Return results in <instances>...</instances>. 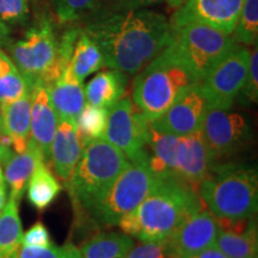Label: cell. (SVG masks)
<instances>
[{"label": "cell", "mask_w": 258, "mask_h": 258, "mask_svg": "<svg viewBox=\"0 0 258 258\" xmlns=\"http://www.w3.org/2000/svg\"><path fill=\"white\" fill-rule=\"evenodd\" d=\"M110 2V9L112 10H140L146 9L150 6L163 2V0H109Z\"/></svg>", "instance_id": "37"}, {"label": "cell", "mask_w": 258, "mask_h": 258, "mask_svg": "<svg viewBox=\"0 0 258 258\" xmlns=\"http://www.w3.org/2000/svg\"><path fill=\"white\" fill-rule=\"evenodd\" d=\"M199 82L191 70L167 46L139 72L133 84L132 101L151 123L159 118L185 89Z\"/></svg>", "instance_id": "4"}, {"label": "cell", "mask_w": 258, "mask_h": 258, "mask_svg": "<svg viewBox=\"0 0 258 258\" xmlns=\"http://www.w3.org/2000/svg\"><path fill=\"white\" fill-rule=\"evenodd\" d=\"M179 137L151 127L147 143V161L153 175L159 179L177 178V147Z\"/></svg>", "instance_id": "20"}, {"label": "cell", "mask_w": 258, "mask_h": 258, "mask_svg": "<svg viewBox=\"0 0 258 258\" xmlns=\"http://www.w3.org/2000/svg\"><path fill=\"white\" fill-rule=\"evenodd\" d=\"M31 85L11 57L0 50V102L16 101L30 91Z\"/></svg>", "instance_id": "28"}, {"label": "cell", "mask_w": 258, "mask_h": 258, "mask_svg": "<svg viewBox=\"0 0 258 258\" xmlns=\"http://www.w3.org/2000/svg\"><path fill=\"white\" fill-rule=\"evenodd\" d=\"M31 89L21 98L5 103L3 115V131L12 141L15 152L27 150L30 140Z\"/></svg>", "instance_id": "21"}, {"label": "cell", "mask_w": 258, "mask_h": 258, "mask_svg": "<svg viewBox=\"0 0 258 258\" xmlns=\"http://www.w3.org/2000/svg\"><path fill=\"white\" fill-rule=\"evenodd\" d=\"M201 134L215 161L237 153L252 138L246 118L231 108L209 106L201 125Z\"/></svg>", "instance_id": "11"}, {"label": "cell", "mask_w": 258, "mask_h": 258, "mask_svg": "<svg viewBox=\"0 0 258 258\" xmlns=\"http://www.w3.org/2000/svg\"><path fill=\"white\" fill-rule=\"evenodd\" d=\"M3 115H4V104L0 102V133L4 132L3 131Z\"/></svg>", "instance_id": "42"}, {"label": "cell", "mask_w": 258, "mask_h": 258, "mask_svg": "<svg viewBox=\"0 0 258 258\" xmlns=\"http://www.w3.org/2000/svg\"><path fill=\"white\" fill-rule=\"evenodd\" d=\"M23 228L18 213V202L9 198L0 213V258H11L22 244Z\"/></svg>", "instance_id": "27"}, {"label": "cell", "mask_w": 258, "mask_h": 258, "mask_svg": "<svg viewBox=\"0 0 258 258\" xmlns=\"http://www.w3.org/2000/svg\"><path fill=\"white\" fill-rule=\"evenodd\" d=\"M28 15V0H0V19L4 23H22Z\"/></svg>", "instance_id": "34"}, {"label": "cell", "mask_w": 258, "mask_h": 258, "mask_svg": "<svg viewBox=\"0 0 258 258\" xmlns=\"http://www.w3.org/2000/svg\"><path fill=\"white\" fill-rule=\"evenodd\" d=\"M209 106L201 84L195 83L180 93L159 118L151 122V127L176 137H185L201 129Z\"/></svg>", "instance_id": "13"}, {"label": "cell", "mask_w": 258, "mask_h": 258, "mask_svg": "<svg viewBox=\"0 0 258 258\" xmlns=\"http://www.w3.org/2000/svg\"><path fill=\"white\" fill-rule=\"evenodd\" d=\"M231 37L239 44L256 46L258 40V0H245Z\"/></svg>", "instance_id": "30"}, {"label": "cell", "mask_w": 258, "mask_h": 258, "mask_svg": "<svg viewBox=\"0 0 258 258\" xmlns=\"http://www.w3.org/2000/svg\"><path fill=\"white\" fill-rule=\"evenodd\" d=\"M28 199L38 211L46 209L61 191V185L44 161H40L27 184Z\"/></svg>", "instance_id": "26"}, {"label": "cell", "mask_w": 258, "mask_h": 258, "mask_svg": "<svg viewBox=\"0 0 258 258\" xmlns=\"http://www.w3.org/2000/svg\"><path fill=\"white\" fill-rule=\"evenodd\" d=\"M166 2L169 3V5L171 6V8L178 9L179 6H182L183 4H184L186 0H166Z\"/></svg>", "instance_id": "41"}, {"label": "cell", "mask_w": 258, "mask_h": 258, "mask_svg": "<svg viewBox=\"0 0 258 258\" xmlns=\"http://www.w3.org/2000/svg\"><path fill=\"white\" fill-rule=\"evenodd\" d=\"M215 246L227 258H257V224L251 220L246 230H220Z\"/></svg>", "instance_id": "25"}, {"label": "cell", "mask_w": 258, "mask_h": 258, "mask_svg": "<svg viewBox=\"0 0 258 258\" xmlns=\"http://www.w3.org/2000/svg\"><path fill=\"white\" fill-rule=\"evenodd\" d=\"M40 161H44L41 151L31 140H29L28 147L24 152L17 153L12 151L0 164V166L4 169L3 173L6 184L10 186V198L17 202L21 201L27 189L29 178Z\"/></svg>", "instance_id": "19"}, {"label": "cell", "mask_w": 258, "mask_h": 258, "mask_svg": "<svg viewBox=\"0 0 258 258\" xmlns=\"http://www.w3.org/2000/svg\"><path fill=\"white\" fill-rule=\"evenodd\" d=\"M196 189L178 178H157L133 212L121 218L123 233L143 241H165L190 212L202 205Z\"/></svg>", "instance_id": "2"}, {"label": "cell", "mask_w": 258, "mask_h": 258, "mask_svg": "<svg viewBox=\"0 0 258 258\" xmlns=\"http://www.w3.org/2000/svg\"><path fill=\"white\" fill-rule=\"evenodd\" d=\"M6 202H8V188H6V182L4 178V173H3V169L0 166V213H2L3 208L5 207Z\"/></svg>", "instance_id": "39"}, {"label": "cell", "mask_w": 258, "mask_h": 258, "mask_svg": "<svg viewBox=\"0 0 258 258\" xmlns=\"http://www.w3.org/2000/svg\"><path fill=\"white\" fill-rule=\"evenodd\" d=\"M96 4L97 0H54L56 17L61 23H71L85 17Z\"/></svg>", "instance_id": "32"}, {"label": "cell", "mask_w": 258, "mask_h": 258, "mask_svg": "<svg viewBox=\"0 0 258 258\" xmlns=\"http://www.w3.org/2000/svg\"><path fill=\"white\" fill-rule=\"evenodd\" d=\"M213 166L201 131L179 137L177 147V178L195 188L207 177Z\"/></svg>", "instance_id": "16"}, {"label": "cell", "mask_w": 258, "mask_h": 258, "mask_svg": "<svg viewBox=\"0 0 258 258\" xmlns=\"http://www.w3.org/2000/svg\"><path fill=\"white\" fill-rule=\"evenodd\" d=\"M22 244L35 245V246H49L53 245L49 232L42 222H36L31 228L23 233Z\"/></svg>", "instance_id": "36"}, {"label": "cell", "mask_w": 258, "mask_h": 258, "mask_svg": "<svg viewBox=\"0 0 258 258\" xmlns=\"http://www.w3.org/2000/svg\"><path fill=\"white\" fill-rule=\"evenodd\" d=\"M11 258H82L76 245L67 243L62 246H35L21 244Z\"/></svg>", "instance_id": "31"}, {"label": "cell", "mask_w": 258, "mask_h": 258, "mask_svg": "<svg viewBox=\"0 0 258 258\" xmlns=\"http://www.w3.org/2000/svg\"><path fill=\"white\" fill-rule=\"evenodd\" d=\"M109 110L85 103L77 117V128L83 145L104 138Z\"/></svg>", "instance_id": "29"}, {"label": "cell", "mask_w": 258, "mask_h": 258, "mask_svg": "<svg viewBox=\"0 0 258 258\" xmlns=\"http://www.w3.org/2000/svg\"><path fill=\"white\" fill-rule=\"evenodd\" d=\"M150 122L129 97H122L109 109L104 139L124 154L129 161L147 159Z\"/></svg>", "instance_id": "9"}, {"label": "cell", "mask_w": 258, "mask_h": 258, "mask_svg": "<svg viewBox=\"0 0 258 258\" xmlns=\"http://www.w3.org/2000/svg\"><path fill=\"white\" fill-rule=\"evenodd\" d=\"M251 51L234 42L200 84L211 106L231 108L246 78Z\"/></svg>", "instance_id": "10"}, {"label": "cell", "mask_w": 258, "mask_h": 258, "mask_svg": "<svg viewBox=\"0 0 258 258\" xmlns=\"http://www.w3.org/2000/svg\"><path fill=\"white\" fill-rule=\"evenodd\" d=\"M156 179L147 159L131 161L90 218L99 226H117L122 217L133 212L146 198Z\"/></svg>", "instance_id": "6"}, {"label": "cell", "mask_w": 258, "mask_h": 258, "mask_svg": "<svg viewBox=\"0 0 258 258\" xmlns=\"http://www.w3.org/2000/svg\"><path fill=\"white\" fill-rule=\"evenodd\" d=\"M86 34L98 44L105 67L137 74L171 42L170 22L148 10H104L86 24Z\"/></svg>", "instance_id": "1"}, {"label": "cell", "mask_w": 258, "mask_h": 258, "mask_svg": "<svg viewBox=\"0 0 258 258\" xmlns=\"http://www.w3.org/2000/svg\"><path fill=\"white\" fill-rule=\"evenodd\" d=\"M245 0H186L171 17L170 27L201 23L232 35Z\"/></svg>", "instance_id": "14"}, {"label": "cell", "mask_w": 258, "mask_h": 258, "mask_svg": "<svg viewBox=\"0 0 258 258\" xmlns=\"http://www.w3.org/2000/svg\"><path fill=\"white\" fill-rule=\"evenodd\" d=\"M57 122L59 118L51 104L47 85L42 80H36L31 85L30 140L41 151L47 165L50 163V146Z\"/></svg>", "instance_id": "15"}, {"label": "cell", "mask_w": 258, "mask_h": 258, "mask_svg": "<svg viewBox=\"0 0 258 258\" xmlns=\"http://www.w3.org/2000/svg\"><path fill=\"white\" fill-rule=\"evenodd\" d=\"M134 247L131 235L116 232H101L80 247L82 258H124Z\"/></svg>", "instance_id": "23"}, {"label": "cell", "mask_w": 258, "mask_h": 258, "mask_svg": "<svg viewBox=\"0 0 258 258\" xmlns=\"http://www.w3.org/2000/svg\"><path fill=\"white\" fill-rule=\"evenodd\" d=\"M241 95L245 102L257 103L258 99V50L254 48L251 51L249 67H247L246 78H245L244 85L241 88Z\"/></svg>", "instance_id": "33"}, {"label": "cell", "mask_w": 258, "mask_h": 258, "mask_svg": "<svg viewBox=\"0 0 258 258\" xmlns=\"http://www.w3.org/2000/svg\"><path fill=\"white\" fill-rule=\"evenodd\" d=\"M199 196L220 220L252 218L258 206L256 167L215 164L199 184Z\"/></svg>", "instance_id": "5"}, {"label": "cell", "mask_w": 258, "mask_h": 258, "mask_svg": "<svg viewBox=\"0 0 258 258\" xmlns=\"http://www.w3.org/2000/svg\"><path fill=\"white\" fill-rule=\"evenodd\" d=\"M219 232L217 218L202 203L186 214L163 243L169 257L184 258L213 246Z\"/></svg>", "instance_id": "12"}, {"label": "cell", "mask_w": 258, "mask_h": 258, "mask_svg": "<svg viewBox=\"0 0 258 258\" xmlns=\"http://www.w3.org/2000/svg\"><path fill=\"white\" fill-rule=\"evenodd\" d=\"M184 258H227L224 253L221 252L220 250L218 249L215 245H213L211 247H207V249L200 251V252H196L191 254V256L184 257Z\"/></svg>", "instance_id": "38"}, {"label": "cell", "mask_w": 258, "mask_h": 258, "mask_svg": "<svg viewBox=\"0 0 258 258\" xmlns=\"http://www.w3.org/2000/svg\"><path fill=\"white\" fill-rule=\"evenodd\" d=\"M70 66L74 77L80 83H83L90 74L105 67L102 50L85 31L79 32Z\"/></svg>", "instance_id": "24"}, {"label": "cell", "mask_w": 258, "mask_h": 258, "mask_svg": "<svg viewBox=\"0 0 258 258\" xmlns=\"http://www.w3.org/2000/svg\"><path fill=\"white\" fill-rule=\"evenodd\" d=\"M128 163L124 154L104 138L84 145L78 164L64 183L80 219L91 217Z\"/></svg>", "instance_id": "3"}, {"label": "cell", "mask_w": 258, "mask_h": 258, "mask_svg": "<svg viewBox=\"0 0 258 258\" xmlns=\"http://www.w3.org/2000/svg\"><path fill=\"white\" fill-rule=\"evenodd\" d=\"M9 40V29L6 27L4 22L0 19V47L4 46V44Z\"/></svg>", "instance_id": "40"}, {"label": "cell", "mask_w": 258, "mask_h": 258, "mask_svg": "<svg viewBox=\"0 0 258 258\" xmlns=\"http://www.w3.org/2000/svg\"><path fill=\"white\" fill-rule=\"evenodd\" d=\"M165 245L161 241H144L133 247L124 258H167Z\"/></svg>", "instance_id": "35"}, {"label": "cell", "mask_w": 258, "mask_h": 258, "mask_svg": "<svg viewBox=\"0 0 258 258\" xmlns=\"http://www.w3.org/2000/svg\"><path fill=\"white\" fill-rule=\"evenodd\" d=\"M127 76L117 70L98 73L84 88L85 101L98 108L110 109L124 96Z\"/></svg>", "instance_id": "22"}, {"label": "cell", "mask_w": 258, "mask_h": 258, "mask_svg": "<svg viewBox=\"0 0 258 258\" xmlns=\"http://www.w3.org/2000/svg\"><path fill=\"white\" fill-rule=\"evenodd\" d=\"M83 141L79 137L77 122L59 120L50 146V163L56 176L67 183L83 152Z\"/></svg>", "instance_id": "17"}, {"label": "cell", "mask_w": 258, "mask_h": 258, "mask_svg": "<svg viewBox=\"0 0 258 258\" xmlns=\"http://www.w3.org/2000/svg\"><path fill=\"white\" fill-rule=\"evenodd\" d=\"M233 44L231 35L201 23L171 28L169 46L200 82Z\"/></svg>", "instance_id": "7"}, {"label": "cell", "mask_w": 258, "mask_h": 258, "mask_svg": "<svg viewBox=\"0 0 258 258\" xmlns=\"http://www.w3.org/2000/svg\"><path fill=\"white\" fill-rule=\"evenodd\" d=\"M57 47L59 41L51 21L42 17L25 32L22 40L12 44V61L30 85L36 80L46 83L55 64Z\"/></svg>", "instance_id": "8"}, {"label": "cell", "mask_w": 258, "mask_h": 258, "mask_svg": "<svg viewBox=\"0 0 258 258\" xmlns=\"http://www.w3.org/2000/svg\"><path fill=\"white\" fill-rule=\"evenodd\" d=\"M47 89L57 118L77 121L86 101L83 83L77 80L70 64L59 78L48 84Z\"/></svg>", "instance_id": "18"}]
</instances>
